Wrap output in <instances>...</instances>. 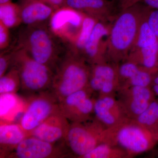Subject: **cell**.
<instances>
[{
  "label": "cell",
  "instance_id": "obj_5",
  "mask_svg": "<svg viewBox=\"0 0 158 158\" xmlns=\"http://www.w3.org/2000/svg\"><path fill=\"white\" fill-rule=\"evenodd\" d=\"M17 69L20 79L21 89L33 95L50 90L54 73L46 65L37 62L16 41L10 67Z\"/></svg>",
  "mask_w": 158,
  "mask_h": 158
},
{
  "label": "cell",
  "instance_id": "obj_15",
  "mask_svg": "<svg viewBox=\"0 0 158 158\" xmlns=\"http://www.w3.org/2000/svg\"><path fill=\"white\" fill-rule=\"evenodd\" d=\"M70 123L61 113H56L35 128L29 136L53 144L63 142Z\"/></svg>",
  "mask_w": 158,
  "mask_h": 158
},
{
  "label": "cell",
  "instance_id": "obj_14",
  "mask_svg": "<svg viewBox=\"0 0 158 158\" xmlns=\"http://www.w3.org/2000/svg\"><path fill=\"white\" fill-rule=\"evenodd\" d=\"M110 27L106 23L98 21L81 56L90 65L108 62L106 54L107 40Z\"/></svg>",
  "mask_w": 158,
  "mask_h": 158
},
{
  "label": "cell",
  "instance_id": "obj_29",
  "mask_svg": "<svg viewBox=\"0 0 158 158\" xmlns=\"http://www.w3.org/2000/svg\"><path fill=\"white\" fill-rule=\"evenodd\" d=\"M145 19L150 28L158 38V9L146 6Z\"/></svg>",
  "mask_w": 158,
  "mask_h": 158
},
{
  "label": "cell",
  "instance_id": "obj_7",
  "mask_svg": "<svg viewBox=\"0 0 158 158\" xmlns=\"http://www.w3.org/2000/svg\"><path fill=\"white\" fill-rule=\"evenodd\" d=\"M60 113L59 102L50 90L33 95L20 119L19 124L28 136L47 118Z\"/></svg>",
  "mask_w": 158,
  "mask_h": 158
},
{
  "label": "cell",
  "instance_id": "obj_12",
  "mask_svg": "<svg viewBox=\"0 0 158 158\" xmlns=\"http://www.w3.org/2000/svg\"><path fill=\"white\" fill-rule=\"evenodd\" d=\"M118 99L129 118L135 119L153 101L152 93L149 87H120Z\"/></svg>",
  "mask_w": 158,
  "mask_h": 158
},
{
  "label": "cell",
  "instance_id": "obj_6",
  "mask_svg": "<svg viewBox=\"0 0 158 158\" xmlns=\"http://www.w3.org/2000/svg\"><path fill=\"white\" fill-rule=\"evenodd\" d=\"M106 128L94 118L84 123H70L64 144L71 156L82 158L104 143Z\"/></svg>",
  "mask_w": 158,
  "mask_h": 158
},
{
  "label": "cell",
  "instance_id": "obj_28",
  "mask_svg": "<svg viewBox=\"0 0 158 158\" xmlns=\"http://www.w3.org/2000/svg\"><path fill=\"white\" fill-rule=\"evenodd\" d=\"M16 42L11 44L9 48L1 51L0 54V77L9 70L11 66Z\"/></svg>",
  "mask_w": 158,
  "mask_h": 158
},
{
  "label": "cell",
  "instance_id": "obj_2",
  "mask_svg": "<svg viewBox=\"0 0 158 158\" xmlns=\"http://www.w3.org/2000/svg\"><path fill=\"white\" fill-rule=\"evenodd\" d=\"M16 41L33 59L54 73L69 45L54 34L49 23L26 26L19 31Z\"/></svg>",
  "mask_w": 158,
  "mask_h": 158
},
{
  "label": "cell",
  "instance_id": "obj_30",
  "mask_svg": "<svg viewBox=\"0 0 158 158\" xmlns=\"http://www.w3.org/2000/svg\"><path fill=\"white\" fill-rule=\"evenodd\" d=\"M10 29L0 22V50L3 51L11 45Z\"/></svg>",
  "mask_w": 158,
  "mask_h": 158
},
{
  "label": "cell",
  "instance_id": "obj_21",
  "mask_svg": "<svg viewBox=\"0 0 158 158\" xmlns=\"http://www.w3.org/2000/svg\"><path fill=\"white\" fill-rule=\"evenodd\" d=\"M130 158L127 153L118 146L107 143H102L94 148L82 158Z\"/></svg>",
  "mask_w": 158,
  "mask_h": 158
},
{
  "label": "cell",
  "instance_id": "obj_13",
  "mask_svg": "<svg viewBox=\"0 0 158 158\" xmlns=\"http://www.w3.org/2000/svg\"><path fill=\"white\" fill-rule=\"evenodd\" d=\"M94 116L106 128L117 125L128 118L121 103L114 95L99 96L95 99Z\"/></svg>",
  "mask_w": 158,
  "mask_h": 158
},
{
  "label": "cell",
  "instance_id": "obj_4",
  "mask_svg": "<svg viewBox=\"0 0 158 158\" xmlns=\"http://www.w3.org/2000/svg\"><path fill=\"white\" fill-rule=\"evenodd\" d=\"M158 138L157 134L141 125L135 119L128 118L117 125L106 128L105 143L121 148L130 158L149 150Z\"/></svg>",
  "mask_w": 158,
  "mask_h": 158
},
{
  "label": "cell",
  "instance_id": "obj_33",
  "mask_svg": "<svg viewBox=\"0 0 158 158\" xmlns=\"http://www.w3.org/2000/svg\"><path fill=\"white\" fill-rule=\"evenodd\" d=\"M141 2L148 8L158 9V0H141Z\"/></svg>",
  "mask_w": 158,
  "mask_h": 158
},
{
  "label": "cell",
  "instance_id": "obj_24",
  "mask_svg": "<svg viewBox=\"0 0 158 158\" xmlns=\"http://www.w3.org/2000/svg\"><path fill=\"white\" fill-rule=\"evenodd\" d=\"M135 120L147 129L158 135V102L153 101Z\"/></svg>",
  "mask_w": 158,
  "mask_h": 158
},
{
  "label": "cell",
  "instance_id": "obj_25",
  "mask_svg": "<svg viewBox=\"0 0 158 158\" xmlns=\"http://www.w3.org/2000/svg\"><path fill=\"white\" fill-rule=\"evenodd\" d=\"M21 89L20 79L18 72L11 67L3 76L0 77V94L14 93Z\"/></svg>",
  "mask_w": 158,
  "mask_h": 158
},
{
  "label": "cell",
  "instance_id": "obj_27",
  "mask_svg": "<svg viewBox=\"0 0 158 158\" xmlns=\"http://www.w3.org/2000/svg\"><path fill=\"white\" fill-rule=\"evenodd\" d=\"M152 73L150 72L141 66L135 73L120 87L127 86L149 87L152 81Z\"/></svg>",
  "mask_w": 158,
  "mask_h": 158
},
{
  "label": "cell",
  "instance_id": "obj_1",
  "mask_svg": "<svg viewBox=\"0 0 158 158\" xmlns=\"http://www.w3.org/2000/svg\"><path fill=\"white\" fill-rule=\"evenodd\" d=\"M146 6L137 3L121 10L110 27L107 40L108 62L118 64L127 59L135 42Z\"/></svg>",
  "mask_w": 158,
  "mask_h": 158
},
{
  "label": "cell",
  "instance_id": "obj_26",
  "mask_svg": "<svg viewBox=\"0 0 158 158\" xmlns=\"http://www.w3.org/2000/svg\"><path fill=\"white\" fill-rule=\"evenodd\" d=\"M0 94V117L1 120H6L17 110L19 105L20 99L16 94Z\"/></svg>",
  "mask_w": 158,
  "mask_h": 158
},
{
  "label": "cell",
  "instance_id": "obj_34",
  "mask_svg": "<svg viewBox=\"0 0 158 158\" xmlns=\"http://www.w3.org/2000/svg\"><path fill=\"white\" fill-rule=\"evenodd\" d=\"M153 90L158 96V85H155L153 86Z\"/></svg>",
  "mask_w": 158,
  "mask_h": 158
},
{
  "label": "cell",
  "instance_id": "obj_32",
  "mask_svg": "<svg viewBox=\"0 0 158 158\" xmlns=\"http://www.w3.org/2000/svg\"><path fill=\"white\" fill-rule=\"evenodd\" d=\"M141 1V0H119V8L121 10L127 9Z\"/></svg>",
  "mask_w": 158,
  "mask_h": 158
},
{
  "label": "cell",
  "instance_id": "obj_17",
  "mask_svg": "<svg viewBox=\"0 0 158 158\" xmlns=\"http://www.w3.org/2000/svg\"><path fill=\"white\" fill-rule=\"evenodd\" d=\"M64 6L106 23L112 18L113 6L107 0H65Z\"/></svg>",
  "mask_w": 158,
  "mask_h": 158
},
{
  "label": "cell",
  "instance_id": "obj_10",
  "mask_svg": "<svg viewBox=\"0 0 158 158\" xmlns=\"http://www.w3.org/2000/svg\"><path fill=\"white\" fill-rule=\"evenodd\" d=\"M84 15L69 7L64 6L57 9L49 22L55 35L68 44L73 43L80 32Z\"/></svg>",
  "mask_w": 158,
  "mask_h": 158
},
{
  "label": "cell",
  "instance_id": "obj_20",
  "mask_svg": "<svg viewBox=\"0 0 158 158\" xmlns=\"http://www.w3.org/2000/svg\"><path fill=\"white\" fill-rule=\"evenodd\" d=\"M0 22L10 29L21 24L19 5L12 1L0 4Z\"/></svg>",
  "mask_w": 158,
  "mask_h": 158
},
{
  "label": "cell",
  "instance_id": "obj_22",
  "mask_svg": "<svg viewBox=\"0 0 158 158\" xmlns=\"http://www.w3.org/2000/svg\"><path fill=\"white\" fill-rule=\"evenodd\" d=\"M97 22L95 19L84 15L83 23L80 32L73 43L69 45L73 50L80 55L81 54Z\"/></svg>",
  "mask_w": 158,
  "mask_h": 158
},
{
  "label": "cell",
  "instance_id": "obj_23",
  "mask_svg": "<svg viewBox=\"0 0 158 158\" xmlns=\"http://www.w3.org/2000/svg\"><path fill=\"white\" fill-rule=\"evenodd\" d=\"M145 9L144 17L141 21L135 42L131 51L147 47L158 42V38L150 28L145 19Z\"/></svg>",
  "mask_w": 158,
  "mask_h": 158
},
{
  "label": "cell",
  "instance_id": "obj_9",
  "mask_svg": "<svg viewBox=\"0 0 158 158\" xmlns=\"http://www.w3.org/2000/svg\"><path fill=\"white\" fill-rule=\"evenodd\" d=\"M71 156L64 143L57 145L28 136L6 158H61Z\"/></svg>",
  "mask_w": 158,
  "mask_h": 158
},
{
  "label": "cell",
  "instance_id": "obj_18",
  "mask_svg": "<svg viewBox=\"0 0 158 158\" xmlns=\"http://www.w3.org/2000/svg\"><path fill=\"white\" fill-rule=\"evenodd\" d=\"M28 137L19 123L1 122L0 157L6 158L9 153Z\"/></svg>",
  "mask_w": 158,
  "mask_h": 158
},
{
  "label": "cell",
  "instance_id": "obj_31",
  "mask_svg": "<svg viewBox=\"0 0 158 158\" xmlns=\"http://www.w3.org/2000/svg\"><path fill=\"white\" fill-rule=\"evenodd\" d=\"M47 4L55 10L64 7L65 0H38Z\"/></svg>",
  "mask_w": 158,
  "mask_h": 158
},
{
  "label": "cell",
  "instance_id": "obj_3",
  "mask_svg": "<svg viewBox=\"0 0 158 158\" xmlns=\"http://www.w3.org/2000/svg\"><path fill=\"white\" fill-rule=\"evenodd\" d=\"M90 70V64L69 45L54 72L50 90L61 101L72 94L88 88Z\"/></svg>",
  "mask_w": 158,
  "mask_h": 158
},
{
  "label": "cell",
  "instance_id": "obj_16",
  "mask_svg": "<svg viewBox=\"0 0 158 158\" xmlns=\"http://www.w3.org/2000/svg\"><path fill=\"white\" fill-rule=\"evenodd\" d=\"M22 23L32 26L49 22L56 10L38 0H20Z\"/></svg>",
  "mask_w": 158,
  "mask_h": 158
},
{
  "label": "cell",
  "instance_id": "obj_36",
  "mask_svg": "<svg viewBox=\"0 0 158 158\" xmlns=\"http://www.w3.org/2000/svg\"><path fill=\"white\" fill-rule=\"evenodd\" d=\"M10 1H12V0H0V4H4Z\"/></svg>",
  "mask_w": 158,
  "mask_h": 158
},
{
  "label": "cell",
  "instance_id": "obj_19",
  "mask_svg": "<svg viewBox=\"0 0 158 158\" xmlns=\"http://www.w3.org/2000/svg\"><path fill=\"white\" fill-rule=\"evenodd\" d=\"M158 58V42L147 47L131 51L126 60L135 62L152 73L157 64Z\"/></svg>",
  "mask_w": 158,
  "mask_h": 158
},
{
  "label": "cell",
  "instance_id": "obj_11",
  "mask_svg": "<svg viewBox=\"0 0 158 158\" xmlns=\"http://www.w3.org/2000/svg\"><path fill=\"white\" fill-rule=\"evenodd\" d=\"M118 66L109 62L90 65L88 88L98 96L114 95L120 88Z\"/></svg>",
  "mask_w": 158,
  "mask_h": 158
},
{
  "label": "cell",
  "instance_id": "obj_8",
  "mask_svg": "<svg viewBox=\"0 0 158 158\" xmlns=\"http://www.w3.org/2000/svg\"><path fill=\"white\" fill-rule=\"evenodd\" d=\"M94 93L87 88L72 94L59 102L60 112L70 123H84L93 119Z\"/></svg>",
  "mask_w": 158,
  "mask_h": 158
},
{
  "label": "cell",
  "instance_id": "obj_35",
  "mask_svg": "<svg viewBox=\"0 0 158 158\" xmlns=\"http://www.w3.org/2000/svg\"><path fill=\"white\" fill-rule=\"evenodd\" d=\"M154 83L155 85H158V75L154 79Z\"/></svg>",
  "mask_w": 158,
  "mask_h": 158
}]
</instances>
